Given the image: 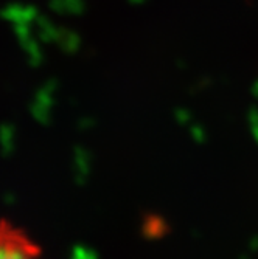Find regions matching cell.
I'll return each mask as SVG.
<instances>
[{
    "label": "cell",
    "mask_w": 258,
    "mask_h": 259,
    "mask_svg": "<svg viewBox=\"0 0 258 259\" xmlns=\"http://www.w3.org/2000/svg\"><path fill=\"white\" fill-rule=\"evenodd\" d=\"M0 259H44V254L25 230L0 219Z\"/></svg>",
    "instance_id": "6da1fadb"
}]
</instances>
